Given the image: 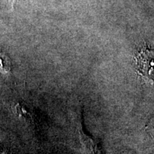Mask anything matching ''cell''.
Listing matches in <instances>:
<instances>
[{
    "label": "cell",
    "mask_w": 154,
    "mask_h": 154,
    "mask_svg": "<svg viewBox=\"0 0 154 154\" xmlns=\"http://www.w3.org/2000/svg\"><path fill=\"white\" fill-rule=\"evenodd\" d=\"M11 71V61L5 53L0 49V72L7 74Z\"/></svg>",
    "instance_id": "7a4b0ae2"
},
{
    "label": "cell",
    "mask_w": 154,
    "mask_h": 154,
    "mask_svg": "<svg viewBox=\"0 0 154 154\" xmlns=\"http://www.w3.org/2000/svg\"><path fill=\"white\" fill-rule=\"evenodd\" d=\"M135 61L140 76L146 80L154 82V49L143 48L137 53Z\"/></svg>",
    "instance_id": "6da1fadb"
},
{
    "label": "cell",
    "mask_w": 154,
    "mask_h": 154,
    "mask_svg": "<svg viewBox=\"0 0 154 154\" xmlns=\"http://www.w3.org/2000/svg\"><path fill=\"white\" fill-rule=\"evenodd\" d=\"M9 1L10 2L11 5H14V2H17V0H9Z\"/></svg>",
    "instance_id": "3957f363"
},
{
    "label": "cell",
    "mask_w": 154,
    "mask_h": 154,
    "mask_svg": "<svg viewBox=\"0 0 154 154\" xmlns=\"http://www.w3.org/2000/svg\"><path fill=\"white\" fill-rule=\"evenodd\" d=\"M0 154H5V153H1Z\"/></svg>",
    "instance_id": "277c9868"
}]
</instances>
